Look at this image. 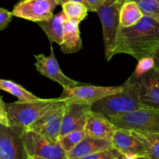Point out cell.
<instances>
[{"label":"cell","mask_w":159,"mask_h":159,"mask_svg":"<svg viewBox=\"0 0 159 159\" xmlns=\"http://www.w3.org/2000/svg\"><path fill=\"white\" fill-rule=\"evenodd\" d=\"M67 104L62 99L60 103L45 112L28 128V130L40 134L54 142H58L62 120Z\"/></svg>","instance_id":"obj_8"},{"label":"cell","mask_w":159,"mask_h":159,"mask_svg":"<svg viewBox=\"0 0 159 159\" xmlns=\"http://www.w3.org/2000/svg\"><path fill=\"white\" fill-rule=\"evenodd\" d=\"M106 0H83V3L89 12H96L104 5Z\"/></svg>","instance_id":"obj_28"},{"label":"cell","mask_w":159,"mask_h":159,"mask_svg":"<svg viewBox=\"0 0 159 159\" xmlns=\"http://www.w3.org/2000/svg\"><path fill=\"white\" fill-rule=\"evenodd\" d=\"M124 3L123 2H119L110 6L104 4L96 12L102 25L105 56L108 61L114 56L113 52L116 47L118 32L120 27V12Z\"/></svg>","instance_id":"obj_5"},{"label":"cell","mask_w":159,"mask_h":159,"mask_svg":"<svg viewBox=\"0 0 159 159\" xmlns=\"http://www.w3.org/2000/svg\"><path fill=\"white\" fill-rule=\"evenodd\" d=\"M75 159H126V156L114 147L99 151L87 156Z\"/></svg>","instance_id":"obj_25"},{"label":"cell","mask_w":159,"mask_h":159,"mask_svg":"<svg viewBox=\"0 0 159 159\" xmlns=\"http://www.w3.org/2000/svg\"><path fill=\"white\" fill-rule=\"evenodd\" d=\"M159 47V21L144 15L138 23L129 27L120 26L113 55L127 54L139 61L153 56Z\"/></svg>","instance_id":"obj_1"},{"label":"cell","mask_w":159,"mask_h":159,"mask_svg":"<svg viewBox=\"0 0 159 159\" xmlns=\"http://www.w3.org/2000/svg\"><path fill=\"white\" fill-rule=\"evenodd\" d=\"M111 141L113 147L125 156H147L143 144L130 130L116 129Z\"/></svg>","instance_id":"obj_15"},{"label":"cell","mask_w":159,"mask_h":159,"mask_svg":"<svg viewBox=\"0 0 159 159\" xmlns=\"http://www.w3.org/2000/svg\"><path fill=\"white\" fill-rule=\"evenodd\" d=\"M144 16V13L136 2L127 1L122 5L120 12V23L122 27L136 24Z\"/></svg>","instance_id":"obj_19"},{"label":"cell","mask_w":159,"mask_h":159,"mask_svg":"<svg viewBox=\"0 0 159 159\" xmlns=\"http://www.w3.org/2000/svg\"><path fill=\"white\" fill-rule=\"evenodd\" d=\"M86 137L85 129L80 128L70 132L67 134L60 136L58 143L66 153L72 150L82 139Z\"/></svg>","instance_id":"obj_23"},{"label":"cell","mask_w":159,"mask_h":159,"mask_svg":"<svg viewBox=\"0 0 159 159\" xmlns=\"http://www.w3.org/2000/svg\"><path fill=\"white\" fill-rule=\"evenodd\" d=\"M68 18L65 12L62 10L56 15H53L49 20L37 22V23L44 31L50 43H53L55 42L61 45L63 42L65 24Z\"/></svg>","instance_id":"obj_17"},{"label":"cell","mask_w":159,"mask_h":159,"mask_svg":"<svg viewBox=\"0 0 159 159\" xmlns=\"http://www.w3.org/2000/svg\"><path fill=\"white\" fill-rule=\"evenodd\" d=\"M130 131L143 144L149 158L159 159V133Z\"/></svg>","instance_id":"obj_20"},{"label":"cell","mask_w":159,"mask_h":159,"mask_svg":"<svg viewBox=\"0 0 159 159\" xmlns=\"http://www.w3.org/2000/svg\"><path fill=\"white\" fill-rule=\"evenodd\" d=\"M57 1L58 2V5H61V6L68 2H79L83 3V0H57Z\"/></svg>","instance_id":"obj_32"},{"label":"cell","mask_w":159,"mask_h":159,"mask_svg":"<svg viewBox=\"0 0 159 159\" xmlns=\"http://www.w3.org/2000/svg\"><path fill=\"white\" fill-rule=\"evenodd\" d=\"M23 131L19 127L0 124V159H27Z\"/></svg>","instance_id":"obj_10"},{"label":"cell","mask_w":159,"mask_h":159,"mask_svg":"<svg viewBox=\"0 0 159 159\" xmlns=\"http://www.w3.org/2000/svg\"><path fill=\"white\" fill-rule=\"evenodd\" d=\"M0 124L5 126H10L7 111L6 109V103L2 101L1 96H0Z\"/></svg>","instance_id":"obj_29"},{"label":"cell","mask_w":159,"mask_h":159,"mask_svg":"<svg viewBox=\"0 0 159 159\" xmlns=\"http://www.w3.org/2000/svg\"><path fill=\"white\" fill-rule=\"evenodd\" d=\"M125 2V0H106L105 3L104 4L107 5V6H110V5L115 4L116 2Z\"/></svg>","instance_id":"obj_31"},{"label":"cell","mask_w":159,"mask_h":159,"mask_svg":"<svg viewBox=\"0 0 159 159\" xmlns=\"http://www.w3.org/2000/svg\"><path fill=\"white\" fill-rule=\"evenodd\" d=\"M157 20H158V21H159V17H158V19H157Z\"/></svg>","instance_id":"obj_35"},{"label":"cell","mask_w":159,"mask_h":159,"mask_svg":"<svg viewBox=\"0 0 159 159\" xmlns=\"http://www.w3.org/2000/svg\"><path fill=\"white\" fill-rule=\"evenodd\" d=\"M153 57L155 61V68L159 71V47L154 51Z\"/></svg>","instance_id":"obj_30"},{"label":"cell","mask_w":159,"mask_h":159,"mask_svg":"<svg viewBox=\"0 0 159 159\" xmlns=\"http://www.w3.org/2000/svg\"><path fill=\"white\" fill-rule=\"evenodd\" d=\"M123 89L110 95L91 106V110L105 115L107 118L143 107L139 97V84L130 76L123 85Z\"/></svg>","instance_id":"obj_2"},{"label":"cell","mask_w":159,"mask_h":159,"mask_svg":"<svg viewBox=\"0 0 159 159\" xmlns=\"http://www.w3.org/2000/svg\"><path fill=\"white\" fill-rule=\"evenodd\" d=\"M0 89L10 93L12 96L18 98V101L20 102H29L40 99L32 94L30 92L25 89L20 85L10 80L0 79Z\"/></svg>","instance_id":"obj_21"},{"label":"cell","mask_w":159,"mask_h":159,"mask_svg":"<svg viewBox=\"0 0 159 159\" xmlns=\"http://www.w3.org/2000/svg\"><path fill=\"white\" fill-rule=\"evenodd\" d=\"M27 159H45V158H40V157H37V156H28Z\"/></svg>","instance_id":"obj_34"},{"label":"cell","mask_w":159,"mask_h":159,"mask_svg":"<svg viewBox=\"0 0 159 159\" xmlns=\"http://www.w3.org/2000/svg\"><path fill=\"white\" fill-rule=\"evenodd\" d=\"M84 129L86 136L111 140L117 128L105 115L90 110Z\"/></svg>","instance_id":"obj_14"},{"label":"cell","mask_w":159,"mask_h":159,"mask_svg":"<svg viewBox=\"0 0 159 159\" xmlns=\"http://www.w3.org/2000/svg\"><path fill=\"white\" fill-rule=\"evenodd\" d=\"M120 86H96V85H75L63 88L61 99L67 103L93 105L94 102L110 95L115 94L123 89Z\"/></svg>","instance_id":"obj_7"},{"label":"cell","mask_w":159,"mask_h":159,"mask_svg":"<svg viewBox=\"0 0 159 159\" xmlns=\"http://www.w3.org/2000/svg\"><path fill=\"white\" fill-rule=\"evenodd\" d=\"M126 159H150L148 156H136V155H134V156H126Z\"/></svg>","instance_id":"obj_33"},{"label":"cell","mask_w":159,"mask_h":159,"mask_svg":"<svg viewBox=\"0 0 159 159\" xmlns=\"http://www.w3.org/2000/svg\"><path fill=\"white\" fill-rule=\"evenodd\" d=\"M117 129L159 133V110L141 107L138 110L108 117Z\"/></svg>","instance_id":"obj_4"},{"label":"cell","mask_w":159,"mask_h":159,"mask_svg":"<svg viewBox=\"0 0 159 159\" xmlns=\"http://www.w3.org/2000/svg\"><path fill=\"white\" fill-rule=\"evenodd\" d=\"M91 105L68 103L65 107L60 136L67 134L77 129L84 128Z\"/></svg>","instance_id":"obj_13"},{"label":"cell","mask_w":159,"mask_h":159,"mask_svg":"<svg viewBox=\"0 0 159 159\" xmlns=\"http://www.w3.org/2000/svg\"><path fill=\"white\" fill-rule=\"evenodd\" d=\"M137 3L144 15L151 16L158 19L159 17V0H125Z\"/></svg>","instance_id":"obj_24"},{"label":"cell","mask_w":159,"mask_h":159,"mask_svg":"<svg viewBox=\"0 0 159 159\" xmlns=\"http://www.w3.org/2000/svg\"><path fill=\"white\" fill-rule=\"evenodd\" d=\"M154 67H155V61L153 56L144 57L138 61V66L136 67V69L131 77L135 80H138L141 75H143L147 71H150Z\"/></svg>","instance_id":"obj_26"},{"label":"cell","mask_w":159,"mask_h":159,"mask_svg":"<svg viewBox=\"0 0 159 159\" xmlns=\"http://www.w3.org/2000/svg\"><path fill=\"white\" fill-rule=\"evenodd\" d=\"M34 57L36 58V62L34 64L35 68L41 75L57 82L61 85L63 88H68L79 85V82L67 77L62 72L58 62L54 56L52 48L51 49V54L48 57H46L43 54L35 55Z\"/></svg>","instance_id":"obj_11"},{"label":"cell","mask_w":159,"mask_h":159,"mask_svg":"<svg viewBox=\"0 0 159 159\" xmlns=\"http://www.w3.org/2000/svg\"><path fill=\"white\" fill-rule=\"evenodd\" d=\"M79 25L78 22L73 20H67L65 22L63 42L60 45L64 54H73L82 49V42Z\"/></svg>","instance_id":"obj_18"},{"label":"cell","mask_w":159,"mask_h":159,"mask_svg":"<svg viewBox=\"0 0 159 159\" xmlns=\"http://www.w3.org/2000/svg\"><path fill=\"white\" fill-rule=\"evenodd\" d=\"M113 147L111 140L86 136L67 154L68 159H75Z\"/></svg>","instance_id":"obj_16"},{"label":"cell","mask_w":159,"mask_h":159,"mask_svg":"<svg viewBox=\"0 0 159 159\" xmlns=\"http://www.w3.org/2000/svg\"><path fill=\"white\" fill-rule=\"evenodd\" d=\"M22 140L28 156L45 159H68L66 152L58 142H54L40 134L32 130H23Z\"/></svg>","instance_id":"obj_6"},{"label":"cell","mask_w":159,"mask_h":159,"mask_svg":"<svg viewBox=\"0 0 159 159\" xmlns=\"http://www.w3.org/2000/svg\"><path fill=\"white\" fill-rule=\"evenodd\" d=\"M13 16L12 12H9L7 9L0 8V30L6 29L9 26V23Z\"/></svg>","instance_id":"obj_27"},{"label":"cell","mask_w":159,"mask_h":159,"mask_svg":"<svg viewBox=\"0 0 159 159\" xmlns=\"http://www.w3.org/2000/svg\"><path fill=\"white\" fill-rule=\"evenodd\" d=\"M57 6V0H21L15 5L12 14L13 16L37 23L51 19Z\"/></svg>","instance_id":"obj_9"},{"label":"cell","mask_w":159,"mask_h":159,"mask_svg":"<svg viewBox=\"0 0 159 159\" xmlns=\"http://www.w3.org/2000/svg\"><path fill=\"white\" fill-rule=\"evenodd\" d=\"M139 97L144 107L159 110V71L154 67L137 80Z\"/></svg>","instance_id":"obj_12"},{"label":"cell","mask_w":159,"mask_h":159,"mask_svg":"<svg viewBox=\"0 0 159 159\" xmlns=\"http://www.w3.org/2000/svg\"><path fill=\"white\" fill-rule=\"evenodd\" d=\"M62 101L60 98L41 99L29 102H17L6 103L9 124L22 130H28L30 127L45 112Z\"/></svg>","instance_id":"obj_3"},{"label":"cell","mask_w":159,"mask_h":159,"mask_svg":"<svg viewBox=\"0 0 159 159\" xmlns=\"http://www.w3.org/2000/svg\"><path fill=\"white\" fill-rule=\"evenodd\" d=\"M61 6L68 20L76 21L79 23L86 17L89 12L84 3L79 2H68Z\"/></svg>","instance_id":"obj_22"}]
</instances>
